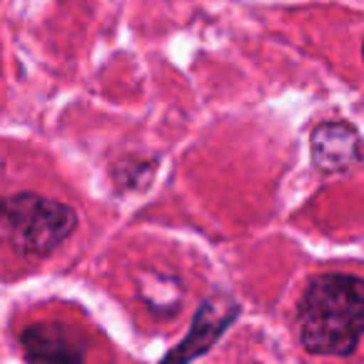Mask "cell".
Instances as JSON below:
<instances>
[{"mask_svg": "<svg viewBox=\"0 0 364 364\" xmlns=\"http://www.w3.org/2000/svg\"><path fill=\"white\" fill-rule=\"evenodd\" d=\"M299 342L317 357H349L364 337V279L319 274L309 279L297 309Z\"/></svg>", "mask_w": 364, "mask_h": 364, "instance_id": "6da1fadb", "label": "cell"}, {"mask_svg": "<svg viewBox=\"0 0 364 364\" xmlns=\"http://www.w3.org/2000/svg\"><path fill=\"white\" fill-rule=\"evenodd\" d=\"M77 228L70 205L33 193L0 195V242L26 257L55 252Z\"/></svg>", "mask_w": 364, "mask_h": 364, "instance_id": "7a4b0ae2", "label": "cell"}, {"mask_svg": "<svg viewBox=\"0 0 364 364\" xmlns=\"http://www.w3.org/2000/svg\"><path fill=\"white\" fill-rule=\"evenodd\" d=\"M237 302L232 297H228V294H213L210 299H205L198 317H195L190 334L165 359L167 362H182V359H195L200 354H205L218 342L220 334L230 327V322L237 317Z\"/></svg>", "mask_w": 364, "mask_h": 364, "instance_id": "3957f363", "label": "cell"}, {"mask_svg": "<svg viewBox=\"0 0 364 364\" xmlns=\"http://www.w3.org/2000/svg\"><path fill=\"white\" fill-rule=\"evenodd\" d=\"M309 150L317 170L339 175L354 167L362 157V137L347 122H322L309 135Z\"/></svg>", "mask_w": 364, "mask_h": 364, "instance_id": "277c9868", "label": "cell"}, {"mask_svg": "<svg viewBox=\"0 0 364 364\" xmlns=\"http://www.w3.org/2000/svg\"><path fill=\"white\" fill-rule=\"evenodd\" d=\"M23 349L33 362H82L85 352L60 324H33L23 332Z\"/></svg>", "mask_w": 364, "mask_h": 364, "instance_id": "5b68a950", "label": "cell"}, {"mask_svg": "<svg viewBox=\"0 0 364 364\" xmlns=\"http://www.w3.org/2000/svg\"><path fill=\"white\" fill-rule=\"evenodd\" d=\"M362 58H364V46H362Z\"/></svg>", "mask_w": 364, "mask_h": 364, "instance_id": "8992f818", "label": "cell"}]
</instances>
